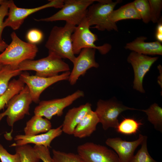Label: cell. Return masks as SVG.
I'll list each match as a JSON object with an SVG mask.
<instances>
[{
	"instance_id": "20",
	"label": "cell",
	"mask_w": 162,
	"mask_h": 162,
	"mask_svg": "<svg viewBox=\"0 0 162 162\" xmlns=\"http://www.w3.org/2000/svg\"><path fill=\"white\" fill-rule=\"evenodd\" d=\"M51 128L52 124L49 120L34 115L27 122L24 131L25 135L32 136L46 133Z\"/></svg>"
},
{
	"instance_id": "36",
	"label": "cell",
	"mask_w": 162,
	"mask_h": 162,
	"mask_svg": "<svg viewBox=\"0 0 162 162\" xmlns=\"http://www.w3.org/2000/svg\"><path fill=\"white\" fill-rule=\"evenodd\" d=\"M8 46V45L3 40L0 41V52H3Z\"/></svg>"
},
{
	"instance_id": "6",
	"label": "cell",
	"mask_w": 162,
	"mask_h": 162,
	"mask_svg": "<svg viewBox=\"0 0 162 162\" xmlns=\"http://www.w3.org/2000/svg\"><path fill=\"white\" fill-rule=\"evenodd\" d=\"M90 27L86 17L76 26L71 35L74 54H79L83 49L91 48L98 50L102 55L106 54L111 50V45L106 43L100 46L96 45L94 42L98 40V36L90 30Z\"/></svg>"
},
{
	"instance_id": "19",
	"label": "cell",
	"mask_w": 162,
	"mask_h": 162,
	"mask_svg": "<svg viewBox=\"0 0 162 162\" xmlns=\"http://www.w3.org/2000/svg\"><path fill=\"white\" fill-rule=\"evenodd\" d=\"M99 123V120L96 113L92 110L76 125L73 135L74 137L79 138L89 137L96 130Z\"/></svg>"
},
{
	"instance_id": "39",
	"label": "cell",
	"mask_w": 162,
	"mask_h": 162,
	"mask_svg": "<svg viewBox=\"0 0 162 162\" xmlns=\"http://www.w3.org/2000/svg\"><path fill=\"white\" fill-rule=\"evenodd\" d=\"M3 65H2V64H0V69H1V68H2Z\"/></svg>"
},
{
	"instance_id": "31",
	"label": "cell",
	"mask_w": 162,
	"mask_h": 162,
	"mask_svg": "<svg viewBox=\"0 0 162 162\" xmlns=\"http://www.w3.org/2000/svg\"><path fill=\"white\" fill-rule=\"evenodd\" d=\"M0 160L1 162H21L19 154L16 152L14 154L9 153L0 143Z\"/></svg>"
},
{
	"instance_id": "23",
	"label": "cell",
	"mask_w": 162,
	"mask_h": 162,
	"mask_svg": "<svg viewBox=\"0 0 162 162\" xmlns=\"http://www.w3.org/2000/svg\"><path fill=\"white\" fill-rule=\"evenodd\" d=\"M22 73L18 68L8 65H3L0 69V95L8 89L11 79L20 75Z\"/></svg>"
},
{
	"instance_id": "28",
	"label": "cell",
	"mask_w": 162,
	"mask_h": 162,
	"mask_svg": "<svg viewBox=\"0 0 162 162\" xmlns=\"http://www.w3.org/2000/svg\"><path fill=\"white\" fill-rule=\"evenodd\" d=\"M141 19L145 23L150 21V10L148 0H135L133 2Z\"/></svg>"
},
{
	"instance_id": "32",
	"label": "cell",
	"mask_w": 162,
	"mask_h": 162,
	"mask_svg": "<svg viewBox=\"0 0 162 162\" xmlns=\"http://www.w3.org/2000/svg\"><path fill=\"white\" fill-rule=\"evenodd\" d=\"M33 148L40 160L43 162H54L48 148L37 145H35Z\"/></svg>"
},
{
	"instance_id": "4",
	"label": "cell",
	"mask_w": 162,
	"mask_h": 162,
	"mask_svg": "<svg viewBox=\"0 0 162 162\" xmlns=\"http://www.w3.org/2000/svg\"><path fill=\"white\" fill-rule=\"evenodd\" d=\"M97 2L98 3H93L88 9L86 18L89 26L94 25L93 28L100 31L118 32L116 23L111 21L109 16L116 5L122 1L98 0Z\"/></svg>"
},
{
	"instance_id": "14",
	"label": "cell",
	"mask_w": 162,
	"mask_h": 162,
	"mask_svg": "<svg viewBox=\"0 0 162 162\" xmlns=\"http://www.w3.org/2000/svg\"><path fill=\"white\" fill-rule=\"evenodd\" d=\"M95 51L94 49L84 48L76 57L73 63V69L68 80L71 85H75L80 76L84 75L89 69L99 67L98 63L95 59Z\"/></svg>"
},
{
	"instance_id": "13",
	"label": "cell",
	"mask_w": 162,
	"mask_h": 162,
	"mask_svg": "<svg viewBox=\"0 0 162 162\" xmlns=\"http://www.w3.org/2000/svg\"><path fill=\"white\" fill-rule=\"evenodd\" d=\"M158 57H152L132 51L127 58V61L132 65L134 71L133 88L141 93L145 91L143 87V80L146 74Z\"/></svg>"
},
{
	"instance_id": "35",
	"label": "cell",
	"mask_w": 162,
	"mask_h": 162,
	"mask_svg": "<svg viewBox=\"0 0 162 162\" xmlns=\"http://www.w3.org/2000/svg\"><path fill=\"white\" fill-rule=\"evenodd\" d=\"M158 24L156 28L155 33V38L157 41L162 43V22L161 19L158 22Z\"/></svg>"
},
{
	"instance_id": "37",
	"label": "cell",
	"mask_w": 162,
	"mask_h": 162,
	"mask_svg": "<svg viewBox=\"0 0 162 162\" xmlns=\"http://www.w3.org/2000/svg\"><path fill=\"white\" fill-rule=\"evenodd\" d=\"M158 68L160 73L159 76L158 77V83L160 86H161V87L162 88V80L161 79V77H162V67L161 66L159 65L158 66Z\"/></svg>"
},
{
	"instance_id": "12",
	"label": "cell",
	"mask_w": 162,
	"mask_h": 162,
	"mask_svg": "<svg viewBox=\"0 0 162 162\" xmlns=\"http://www.w3.org/2000/svg\"><path fill=\"white\" fill-rule=\"evenodd\" d=\"M77 152L83 162H120L114 151L104 146L92 142L79 145Z\"/></svg>"
},
{
	"instance_id": "8",
	"label": "cell",
	"mask_w": 162,
	"mask_h": 162,
	"mask_svg": "<svg viewBox=\"0 0 162 162\" xmlns=\"http://www.w3.org/2000/svg\"><path fill=\"white\" fill-rule=\"evenodd\" d=\"M136 109L126 106L115 98L109 100H99L95 112L99 120V123L104 130L111 128L116 129L119 123L118 117L123 112Z\"/></svg>"
},
{
	"instance_id": "10",
	"label": "cell",
	"mask_w": 162,
	"mask_h": 162,
	"mask_svg": "<svg viewBox=\"0 0 162 162\" xmlns=\"http://www.w3.org/2000/svg\"><path fill=\"white\" fill-rule=\"evenodd\" d=\"M70 72L67 71L50 77L30 75L27 72H22L19 78L28 87L32 101L38 103L40 94L45 89L57 82L68 80Z\"/></svg>"
},
{
	"instance_id": "25",
	"label": "cell",
	"mask_w": 162,
	"mask_h": 162,
	"mask_svg": "<svg viewBox=\"0 0 162 162\" xmlns=\"http://www.w3.org/2000/svg\"><path fill=\"white\" fill-rule=\"evenodd\" d=\"M142 124L131 118H125L119 123L116 128L117 131L124 135H130L136 133Z\"/></svg>"
},
{
	"instance_id": "38",
	"label": "cell",
	"mask_w": 162,
	"mask_h": 162,
	"mask_svg": "<svg viewBox=\"0 0 162 162\" xmlns=\"http://www.w3.org/2000/svg\"><path fill=\"white\" fill-rule=\"evenodd\" d=\"M8 0H0V5L8 2Z\"/></svg>"
},
{
	"instance_id": "11",
	"label": "cell",
	"mask_w": 162,
	"mask_h": 162,
	"mask_svg": "<svg viewBox=\"0 0 162 162\" xmlns=\"http://www.w3.org/2000/svg\"><path fill=\"white\" fill-rule=\"evenodd\" d=\"M48 3L38 7L25 8L18 7L13 1L10 0L8 17L4 22V28L9 27L14 30L18 29L24 20L31 14L41 10L50 7L61 8L64 4V0H51Z\"/></svg>"
},
{
	"instance_id": "34",
	"label": "cell",
	"mask_w": 162,
	"mask_h": 162,
	"mask_svg": "<svg viewBox=\"0 0 162 162\" xmlns=\"http://www.w3.org/2000/svg\"><path fill=\"white\" fill-rule=\"evenodd\" d=\"M10 0L0 5V41L2 40V34L4 28L3 20L4 17L8 16L9 10V3Z\"/></svg>"
},
{
	"instance_id": "9",
	"label": "cell",
	"mask_w": 162,
	"mask_h": 162,
	"mask_svg": "<svg viewBox=\"0 0 162 162\" xmlns=\"http://www.w3.org/2000/svg\"><path fill=\"white\" fill-rule=\"evenodd\" d=\"M84 96L83 91L78 90L63 98L41 101L34 109V115L44 117L49 120L54 116H61L65 108Z\"/></svg>"
},
{
	"instance_id": "30",
	"label": "cell",
	"mask_w": 162,
	"mask_h": 162,
	"mask_svg": "<svg viewBox=\"0 0 162 162\" xmlns=\"http://www.w3.org/2000/svg\"><path fill=\"white\" fill-rule=\"evenodd\" d=\"M150 10V21L158 23L160 19L162 9V0H148Z\"/></svg>"
},
{
	"instance_id": "3",
	"label": "cell",
	"mask_w": 162,
	"mask_h": 162,
	"mask_svg": "<svg viewBox=\"0 0 162 162\" xmlns=\"http://www.w3.org/2000/svg\"><path fill=\"white\" fill-rule=\"evenodd\" d=\"M18 68L21 71H34L36 75L43 77L56 76L60 72L70 70L68 64L62 58L51 52H49L47 56L41 59L26 60L20 63Z\"/></svg>"
},
{
	"instance_id": "2",
	"label": "cell",
	"mask_w": 162,
	"mask_h": 162,
	"mask_svg": "<svg viewBox=\"0 0 162 162\" xmlns=\"http://www.w3.org/2000/svg\"><path fill=\"white\" fill-rule=\"evenodd\" d=\"M12 41L0 54V64L18 68L22 62L33 60L38 51L37 46L20 39L15 32L10 34Z\"/></svg>"
},
{
	"instance_id": "15",
	"label": "cell",
	"mask_w": 162,
	"mask_h": 162,
	"mask_svg": "<svg viewBox=\"0 0 162 162\" xmlns=\"http://www.w3.org/2000/svg\"><path fill=\"white\" fill-rule=\"evenodd\" d=\"M145 136L140 134L137 140L131 141L123 140L118 137L109 138L106 139L105 143L115 151L120 162H130L134 155L135 150L141 145Z\"/></svg>"
},
{
	"instance_id": "18",
	"label": "cell",
	"mask_w": 162,
	"mask_h": 162,
	"mask_svg": "<svg viewBox=\"0 0 162 162\" xmlns=\"http://www.w3.org/2000/svg\"><path fill=\"white\" fill-rule=\"evenodd\" d=\"M147 37L143 36L137 37L131 42L127 43L124 46L126 50L145 55H162V45L156 41L146 42Z\"/></svg>"
},
{
	"instance_id": "21",
	"label": "cell",
	"mask_w": 162,
	"mask_h": 162,
	"mask_svg": "<svg viewBox=\"0 0 162 162\" xmlns=\"http://www.w3.org/2000/svg\"><path fill=\"white\" fill-rule=\"evenodd\" d=\"M109 19L115 23L124 20L141 19L133 2L122 6L117 10H113L110 15Z\"/></svg>"
},
{
	"instance_id": "27",
	"label": "cell",
	"mask_w": 162,
	"mask_h": 162,
	"mask_svg": "<svg viewBox=\"0 0 162 162\" xmlns=\"http://www.w3.org/2000/svg\"><path fill=\"white\" fill-rule=\"evenodd\" d=\"M147 140V137L145 136L140 148L134 155L130 162H157L151 157L148 152Z\"/></svg>"
},
{
	"instance_id": "16",
	"label": "cell",
	"mask_w": 162,
	"mask_h": 162,
	"mask_svg": "<svg viewBox=\"0 0 162 162\" xmlns=\"http://www.w3.org/2000/svg\"><path fill=\"white\" fill-rule=\"evenodd\" d=\"M63 132L62 125L56 128L51 129L44 134L34 135L28 136L18 134L14 138L15 142L11 144L10 147L32 143L37 146H42L49 148L52 141L60 136Z\"/></svg>"
},
{
	"instance_id": "5",
	"label": "cell",
	"mask_w": 162,
	"mask_h": 162,
	"mask_svg": "<svg viewBox=\"0 0 162 162\" xmlns=\"http://www.w3.org/2000/svg\"><path fill=\"white\" fill-rule=\"evenodd\" d=\"M97 1L64 0L63 7L57 13L49 17L35 20L46 22L64 20L77 26L86 17L89 7Z\"/></svg>"
},
{
	"instance_id": "1",
	"label": "cell",
	"mask_w": 162,
	"mask_h": 162,
	"mask_svg": "<svg viewBox=\"0 0 162 162\" xmlns=\"http://www.w3.org/2000/svg\"><path fill=\"white\" fill-rule=\"evenodd\" d=\"M76 26L66 22L63 27H53L45 45L49 52L62 58L68 59L73 63L76 57L73 50L71 35Z\"/></svg>"
},
{
	"instance_id": "33",
	"label": "cell",
	"mask_w": 162,
	"mask_h": 162,
	"mask_svg": "<svg viewBox=\"0 0 162 162\" xmlns=\"http://www.w3.org/2000/svg\"><path fill=\"white\" fill-rule=\"evenodd\" d=\"M43 34L40 30L33 29L30 30L26 34V38L28 43L33 44L40 42L43 40Z\"/></svg>"
},
{
	"instance_id": "24",
	"label": "cell",
	"mask_w": 162,
	"mask_h": 162,
	"mask_svg": "<svg viewBox=\"0 0 162 162\" xmlns=\"http://www.w3.org/2000/svg\"><path fill=\"white\" fill-rule=\"evenodd\" d=\"M147 116L148 121L157 130L162 132V108L157 104L154 103L149 108L141 110Z\"/></svg>"
},
{
	"instance_id": "26",
	"label": "cell",
	"mask_w": 162,
	"mask_h": 162,
	"mask_svg": "<svg viewBox=\"0 0 162 162\" xmlns=\"http://www.w3.org/2000/svg\"><path fill=\"white\" fill-rule=\"evenodd\" d=\"M15 151L20 155L21 162H39L40 160L34 148L28 144L16 146Z\"/></svg>"
},
{
	"instance_id": "22",
	"label": "cell",
	"mask_w": 162,
	"mask_h": 162,
	"mask_svg": "<svg viewBox=\"0 0 162 162\" xmlns=\"http://www.w3.org/2000/svg\"><path fill=\"white\" fill-rule=\"evenodd\" d=\"M25 83L20 78L13 79L9 82L6 91L0 95V111L4 109L10 100L24 88Z\"/></svg>"
},
{
	"instance_id": "17",
	"label": "cell",
	"mask_w": 162,
	"mask_h": 162,
	"mask_svg": "<svg viewBox=\"0 0 162 162\" xmlns=\"http://www.w3.org/2000/svg\"><path fill=\"white\" fill-rule=\"evenodd\" d=\"M91 110L92 105L89 103L69 110L66 113L61 125L63 132L68 135H73L76 125Z\"/></svg>"
},
{
	"instance_id": "29",
	"label": "cell",
	"mask_w": 162,
	"mask_h": 162,
	"mask_svg": "<svg viewBox=\"0 0 162 162\" xmlns=\"http://www.w3.org/2000/svg\"><path fill=\"white\" fill-rule=\"evenodd\" d=\"M52 158L54 162H83L77 154L52 150Z\"/></svg>"
},
{
	"instance_id": "7",
	"label": "cell",
	"mask_w": 162,
	"mask_h": 162,
	"mask_svg": "<svg viewBox=\"0 0 162 162\" xmlns=\"http://www.w3.org/2000/svg\"><path fill=\"white\" fill-rule=\"evenodd\" d=\"M32 100L29 89L26 85L23 89L14 96L7 105V109L0 113V122L7 116L8 125L13 128L15 122L23 118L26 115H29L30 106Z\"/></svg>"
}]
</instances>
